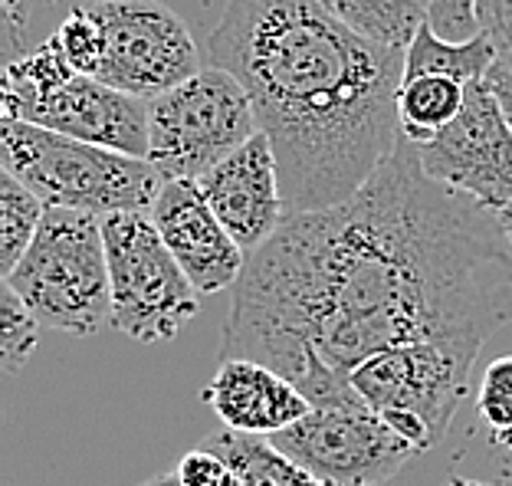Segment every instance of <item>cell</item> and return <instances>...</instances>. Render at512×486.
Returning <instances> with one entry per match:
<instances>
[{
    "mask_svg": "<svg viewBox=\"0 0 512 486\" xmlns=\"http://www.w3.org/2000/svg\"><path fill=\"white\" fill-rule=\"evenodd\" d=\"M148 214L197 293L214 296L237 286L247 253L204 201L197 181H165Z\"/></svg>",
    "mask_w": 512,
    "mask_h": 486,
    "instance_id": "obj_12",
    "label": "cell"
},
{
    "mask_svg": "<svg viewBox=\"0 0 512 486\" xmlns=\"http://www.w3.org/2000/svg\"><path fill=\"white\" fill-rule=\"evenodd\" d=\"M493 441L503 447V450H509L512 454V431H499V434H493Z\"/></svg>",
    "mask_w": 512,
    "mask_h": 486,
    "instance_id": "obj_30",
    "label": "cell"
},
{
    "mask_svg": "<svg viewBox=\"0 0 512 486\" xmlns=\"http://www.w3.org/2000/svg\"><path fill=\"white\" fill-rule=\"evenodd\" d=\"M0 106L4 119L148 158V102L79 73L53 37L7 63Z\"/></svg>",
    "mask_w": 512,
    "mask_h": 486,
    "instance_id": "obj_4",
    "label": "cell"
},
{
    "mask_svg": "<svg viewBox=\"0 0 512 486\" xmlns=\"http://www.w3.org/2000/svg\"><path fill=\"white\" fill-rule=\"evenodd\" d=\"M40 342V319L27 309L20 293L4 280L0 289V362L7 375H17L37 352Z\"/></svg>",
    "mask_w": 512,
    "mask_h": 486,
    "instance_id": "obj_20",
    "label": "cell"
},
{
    "mask_svg": "<svg viewBox=\"0 0 512 486\" xmlns=\"http://www.w3.org/2000/svg\"><path fill=\"white\" fill-rule=\"evenodd\" d=\"M496 50L493 43L476 33L470 40H444L440 33L424 23L417 30V37L404 50V76H424V73H444L460 79L463 86H473L480 79L490 76V69L496 66Z\"/></svg>",
    "mask_w": 512,
    "mask_h": 486,
    "instance_id": "obj_17",
    "label": "cell"
},
{
    "mask_svg": "<svg viewBox=\"0 0 512 486\" xmlns=\"http://www.w3.org/2000/svg\"><path fill=\"white\" fill-rule=\"evenodd\" d=\"M0 165L43 201L92 217L151 211L165 178L148 158L56 135L40 125L0 122Z\"/></svg>",
    "mask_w": 512,
    "mask_h": 486,
    "instance_id": "obj_3",
    "label": "cell"
},
{
    "mask_svg": "<svg viewBox=\"0 0 512 486\" xmlns=\"http://www.w3.org/2000/svg\"><path fill=\"white\" fill-rule=\"evenodd\" d=\"M142 486H184V483H181V477H178V470H171V473H158V477L145 480Z\"/></svg>",
    "mask_w": 512,
    "mask_h": 486,
    "instance_id": "obj_27",
    "label": "cell"
},
{
    "mask_svg": "<svg viewBox=\"0 0 512 486\" xmlns=\"http://www.w3.org/2000/svg\"><path fill=\"white\" fill-rule=\"evenodd\" d=\"M476 27L493 43L496 60L512 69V0H476Z\"/></svg>",
    "mask_w": 512,
    "mask_h": 486,
    "instance_id": "obj_24",
    "label": "cell"
},
{
    "mask_svg": "<svg viewBox=\"0 0 512 486\" xmlns=\"http://www.w3.org/2000/svg\"><path fill=\"white\" fill-rule=\"evenodd\" d=\"M256 132L247 89L214 63L148 102V161L165 181L204 178Z\"/></svg>",
    "mask_w": 512,
    "mask_h": 486,
    "instance_id": "obj_7",
    "label": "cell"
},
{
    "mask_svg": "<svg viewBox=\"0 0 512 486\" xmlns=\"http://www.w3.org/2000/svg\"><path fill=\"white\" fill-rule=\"evenodd\" d=\"M207 56L247 89L289 217L348 201L401 142L404 53L365 40L319 0H230Z\"/></svg>",
    "mask_w": 512,
    "mask_h": 486,
    "instance_id": "obj_2",
    "label": "cell"
},
{
    "mask_svg": "<svg viewBox=\"0 0 512 486\" xmlns=\"http://www.w3.org/2000/svg\"><path fill=\"white\" fill-rule=\"evenodd\" d=\"M499 224H503V234H506L509 247H512V204H509V207H503V211H499Z\"/></svg>",
    "mask_w": 512,
    "mask_h": 486,
    "instance_id": "obj_28",
    "label": "cell"
},
{
    "mask_svg": "<svg viewBox=\"0 0 512 486\" xmlns=\"http://www.w3.org/2000/svg\"><path fill=\"white\" fill-rule=\"evenodd\" d=\"M197 188L247 257L260 250L289 217L276 152L263 132H256L247 145L197 178Z\"/></svg>",
    "mask_w": 512,
    "mask_h": 486,
    "instance_id": "obj_13",
    "label": "cell"
},
{
    "mask_svg": "<svg viewBox=\"0 0 512 486\" xmlns=\"http://www.w3.org/2000/svg\"><path fill=\"white\" fill-rule=\"evenodd\" d=\"M463 102H467V86L460 79L444 73L404 76L398 89L401 138H407L411 145H424L437 138L460 115Z\"/></svg>",
    "mask_w": 512,
    "mask_h": 486,
    "instance_id": "obj_15",
    "label": "cell"
},
{
    "mask_svg": "<svg viewBox=\"0 0 512 486\" xmlns=\"http://www.w3.org/2000/svg\"><path fill=\"white\" fill-rule=\"evenodd\" d=\"M178 477L184 486H243L237 470L207 447H194L178 460Z\"/></svg>",
    "mask_w": 512,
    "mask_h": 486,
    "instance_id": "obj_23",
    "label": "cell"
},
{
    "mask_svg": "<svg viewBox=\"0 0 512 486\" xmlns=\"http://www.w3.org/2000/svg\"><path fill=\"white\" fill-rule=\"evenodd\" d=\"M486 79H490V86H493V92H496L499 106H503V112H506L509 129H512V69L503 66V63H496Z\"/></svg>",
    "mask_w": 512,
    "mask_h": 486,
    "instance_id": "obj_26",
    "label": "cell"
},
{
    "mask_svg": "<svg viewBox=\"0 0 512 486\" xmlns=\"http://www.w3.org/2000/svg\"><path fill=\"white\" fill-rule=\"evenodd\" d=\"M40 319L66 335H92L112 326V283L102 217L46 207L30 250L4 276Z\"/></svg>",
    "mask_w": 512,
    "mask_h": 486,
    "instance_id": "obj_5",
    "label": "cell"
},
{
    "mask_svg": "<svg viewBox=\"0 0 512 486\" xmlns=\"http://www.w3.org/2000/svg\"><path fill=\"white\" fill-rule=\"evenodd\" d=\"M512 322L499 214L450 191L401 138L352 198L286 224L230 289L224 358L270 365L312 408L362 404L348 375L404 342L483 349Z\"/></svg>",
    "mask_w": 512,
    "mask_h": 486,
    "instance_id": "obj_1",
    "label": "cell"
},
{
    "mask_svg": "<svg viewBox=\"0 0 512 486\" xmlns=\"http://www.w3.org/2000/svg\"><path fill=\"white\" fill-rule=\"evenodd\" d=\"M112 283V329L155 345L171 342L197 316L201 293L145 211L102 217Z\"/></svg>",
    "mask_w": 512,
    "mask_h": 486,
    "instance_id": "obj_8",
    "label": "cell"
},
{
    "mask_svg": "<svg viewBox=\"0 0 512 486\" xmlns=\"http://www.w3.org/2000/svg\"><path fill=\"white\" fill-rule=\"evenodd\" d=\"M201 398L224 427L256 437L286 431L312 411L309 398L293 381L250 358H224Z\"/></svg>",
    "mask_w": 512,
    "mask_h": 486,
    "instance_id": "obj_14",
    "label": "cell"
},
{
    "mask_svg": "<svg viewBox=\"0 0 512 486\" xmlns=\"http://www.w3.org/2000/svg\"><path fill=\"white\" fill-rule=\"evenodd\" d=\"M427 23L444 40H470L480 33V27H476V0H430Z\"/></svg>",
    "mask_w": 512,
    "mask_h": 486,
    "instance_id": "obj_25",
    "label": "cell"
},
{
    "mask_svg": "<svg viewBox=\"0 0 512 486\" xmlns=\"http://www.w3.org/2000/svg\"><path fill=\"white\" fill-rule=\"evenodd\" d=\"M53 40L63 50L66 60L86 76H96L102 60H106V27H102V20L92 4L76 7L73 14L60 23V30L53 33Z\"/></svg>",
    "mask_w": 512,
    "mask_h": 486,
    "instance_id": "obj_21",
    "label": "cell"
},
{
    "mask_svg": "<svg viewBox=\"0 0 512 486\" xmlns=\"http://www.w3.org/2000/svg\"><path fill=\"white\" fill-rule=\"evenodd\" d=\"M4 4H7V10H10V14H17V7L23 4V0H4Z\"/></svg>",
    "mask_w": 512,
    "mask_h": 486,
    "instance_id": "obj_31",
    "label": "cell"
},
{
    "mask_svg": "<svg viewBox=\"0 0 512 486\" xmlns=\"http://www.w3.org/2000/svg\"><path fill=\"white\" fill-rule=\"evenodd\" d=\"M106 27V60L96 79L135 99H158L201 73V53L165 0H92Z\"/></svg>",
    "mask_w": 512,
    "mask_h": 486,
    "instance_id": "obj_9",
    "label": "cell"
},
{
    "mask_svg": "<svg viewBox=\"0 0 512 486\" xmlns=\"http://www.w3.org/2000/svg\"><path fill=\"white\" fill-rule=\"evenodd\" d=\"M319 4L365 40L401 53L430 20V0H319Z\"/></svg>",
    "mask_w": 512,
    "mask_h": 486,
    "instance_id": "obj_18",
    "label": "cell"
},
{
    "mask_svg": "<svg viewBox=\"0 0 512 486\" xmlns=\"http://www.w3.org/2000/svg\"><path fill=\"white\" fill-rule=\"evenodd\" d=\"M476 355L480 349L470 345L404 342L371 355L348 381L371 411L424 454L450 431L470 391Z\"/></svg>",
    "mask_w": 512,
    "mask_h": 486,
    "instance_id": "obj_6",
    "label": "cell"
},
{
    "mask_svg": "<svg viewBox=\"0 0 512 486\" xmlns=\"http://www.w3.org/2000/svg\"><path fill=\"white\" fill-rule=\"evenodd\" d=\"M270 441L329 486H378L398 477L407 460L421 454L365 401L312 408Z\"/></svg>",
    "mask_w": 512,
    "mask_h": 486,
    "instance_id": "obj_10",
    "label": "cell"
},
{
    "mask_svg": "<svg viewBox=\"0 0 512 486\" xmlns=\"http://www.w3.org/2000/svg\"><path fill=\"white\" fill-rule=\"evenodd\" d=\"M201 447L214 450L237 470L243 486H329L325 480L312 477L306 467L289 460L283 450L273 447L270 437L240 434V431H220L204 437Z\"/></svg>",
    "mask_w": 512,
    "mask_h": 486,
    "instance_id": "obj_16",
    "label": "cell"
},
{
    "mask_svg": "<svg viewBox=\"0 0 512 486\" xmlns=\"http://www.w3.org/2000/svg\"><path fill=\"white\" fill-rule=\"evenodd\" d=\"M414 152L430 178L463 198L496 214L512 204V129L490 79L467 86L457 119Z\"/></svg>",
    "mask_w": 512,
    "mask_h": 486,
    "instance_id": "obj_11",
    "label": "cell"
},
{
    "mask_svg": "<svg viewBox=\"0 0 512 486\" xmlns=\"http://www.w3.org/2000/svg\"><path fill=\"white\" fill-rule=\"evenodd\" d=\"M444 486H493V483H483V480H467V477H450Z\"/></svg>",
    "mask_w": 512,
    "mask_h": 486,
    "instance_id": "obj_29",
    "label": "cell"
},
{
    "mask_svg": "<svg viewBox=\"0 0 512 486\" xmlns=\"http://www.w3.org/2000/svg\"><path fill=\"white\" fill-rule=\"evenodd\" d=\"M46 207L27 184L10 171H0V273L10 276L14 266L30 250L33 237L43 224Z\"/></svg>",
    "mask_w": 512,
    "mask_h": 486,
    "instance_id": "obj_19",
    "label": "cell"
},
{
    "mask_svg": "<svg viewBox=\"0 0 512 486\" xmlns=\"http://www.w3.org/2000/svg\"><path fill=\"white\" fill-rule=\"evenodd\" d=\"M476 411L493 427V434L512 431V355L490 362L476 391Z\"/></svg>",
    "mask_w": 512,
    "mask_h": 486,
    "instance_id": "obj_22",
    "label": "cell"
}]
</instances>
